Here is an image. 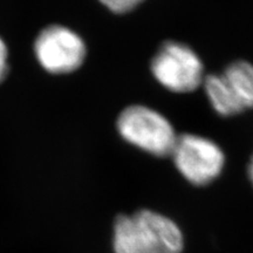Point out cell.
I'll return each instance as SVG.
<instances>
[{
    "instance_id": "cell-1",
    "label": "cell",
    "mask_w": 253,
    "mask_h": 253,
    "mask_svg": "<svg viewBox=\"0 0 253 253\" xmlns=\"http://www.w3.org/2000/svg\"><path fill=\"white\" fill-rule=\"evenodd\" d=\"M113 248L115 253H182L184 236L171 218L144 209L116 218Z\"/></svg>"
},
{
    "instance_id": "cell-2",
    "label": "cell",
    "mask_w": 253,
    "mask_h": 253,
    "mask_svg": "<svg viewBox=\"0 0 253 253\" xmlns=\"http://www.w3.org/2000/svg\"><path fill=\"white\" fill-rule=\"evenodd\" d=\"M118 130L126 142L156 157L170 156L178 137L166 116L141 104L120 114Z\"/></svg>"
},
{
    "instance_id": "cell-3",
    "label": "cell",
    "mask_w": 253,
    "mask_h": 253,
    "mask_svg": "<svg viewBox=\"0 0 253 253\" xmlns=\"http://www.w3.org/2000/svg\"><path fill=\"white\" fill-rule=\"evenodd\" d=\"M150 71L160 84L173 93H191L203 84L204 66L191 47L167 41L150 62Z\"/></svg>"
},
{
    "instance_id": "cell-4",
    "label": "cell",
    "mask_w": 253,
    "mask_h": 253,
    "mask_svg": "<svg viewBox=\"0 0 253 253\" xmlns=\"http://www.w3.org/2000/svg\"><path fill=\"white\" fill-rule=\"evenodd\" d=\"M170 156L179 173L197 186L217 179L225 166V155L219 145L195 134L179 135Z\"/></svg>"
},
{
    "instance_id": "cell-5",
    "label": "cell",
    "mask_w": 253,
    "mask_h": 253,
    "mask_svg": "<svg viewBox=\"0 0 253 253\" xmlns=\"http://www.w3.org/2000/svg\"><path fill=\"white\" fill-rule=\"evenodd\" d=\"M36 55L40 65L53 74L78 69L86 58V46L77 33L63 26H49L37 38Z\"/></svg>"
},
{
    "instance_id": "cell-6",
    "label": "cell",
    "mask_w": 253,
    "mask_h": 253,
    "mask_svg": "<svg viewBox=\"0 0 253 253\" xmlns=\"http://www.w3.org/2000/svg\"><path fill=\"white\" fill-rule=\"evenodd\" d=\"M203 87L209 102L217 114L227 118L244 112V108L231 90L223 74L205 75Z\"/></svg>"
},
{
    "instance_id": "cell-7",
    "label": "cell",
    "mask_w": 253,
    "mask_h": 253,
    "mask_svg": "<svg viewBox=\"0 0 253 253\" xmlns=\"http://www.w3.org/2000/svg\"><path fill=\"white\" fill-rule=\"evenodd\" d=\"M223 77L244 110L253 109V65L244 60L230 63Z\"/></svg>"
},
{
    "instance_id": "cell-8",
    "label": "cell",
    "mask_w": 253,
    "mask_h": 253,
    "mask_svg": "<svg viewBox=\"0 0 253 253\" xmlns=\"http://www.w3.org/2000/svg\"><path fill=\"white\" fill-rule=\"evenodd\" d=\"M107 8L114 13H126L137 7L144 0H100Z\"/></svg>"
},
{
    "instance_id": "cell-9",
    "label": "cell",
    "mask_w": 253,
    "mask_h": 253,
    "mask_svg": "<svg viewBox=\"0 0 253 253\" xmlns=\"http://www.w3.org/2000/svg\"><path fill=\"white\" fill-rule=\"evenodd\" d=\"M7 73V48L4 41L0 38V81L6 77Z\"/></svg>"
},
{
    "instance_id": "cell-10",
    "label": "cell",
    "mask_w": 253,
    "mask_h": 253,
    "mask_svg": "<svg viewBox=\"0 0 253 253\" xmlns=\"http://www.w3.org/2000/svg\"><path fill=\"white\" fill-rule=\"evenodd\" d=\"M249 177H250V179H251V182L253 184V157L251 160V163H250V166H249Z\"/></svg>"
}]
</instances>
